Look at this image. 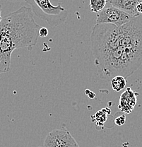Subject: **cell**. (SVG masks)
<instances>
[{"mask_svg":"<svg viewBox=\"0 0 142 147\" xmlns=\"http://www.w3.org/2000/svg\"><path fill=\"white\" fill-rule=\"evenodd\" d=\"M91 43L100 79L108 82L116 76L127 79L139 69L119 43V28L116 26L96 24L91 30Z\"/></svg>","mask_w":142,"mask_h":147,"instance_id":"obj_1","label":"cell"},{"mask_svg":"<svg viewBox=\"0 0 142 147\" xmlns=\"http://www.w3.org/2000/svg\"><path fill=\"white\" fill-rule=\"evenodd\" d=\"M40 26L30 7H24L2 18L0 22V74L9 70L11 55L17 48L36 45Z\"/></svg>","mask_w":142,"mask_h":147,"instance_id":"obj_2","label":"cell"},{"mask_svg":"<svg viewBox=\"0 0 142 147\" xmlns=\"http://www.w3.org/2000/svg\"><path fill=\"white\" fill-rule=\"evenodd\" d=\"M119 28V43L139 68L142 64V16L133 18Z\"/></svg>","mask_w":142,"mask_h":147,"instance_id":"obj_3","label":"cell"},{"mask_svg":"<svg viewBox=\"0 0 142 147\" xmlns=\"http://www.w3.org/2000/svg\"><path fill=\"white\" fill-rule=\"evenodd\" d=\"M31 6L32 12L40 19L47 21L51 26L64 24L68 16V11L59 3L53 5L50 0H26Z\"/></svg>","mask_w":142,"mask_h":147,"instance_id":"obj_4","label":"cell"},{"mask_svg":"<svg viewBox=\"0 0 142 147\" xmlns=\"http://www.w3.org/2000/svg\"><path fill=\"white\" fill-rule=\"evenodd\" d=\"M132 18L129 14L112 5L105 7L103 10L96 13L97 24H112L117 27H120Z\"/></svg>","mask_w":142,"mask_h":147,"instance_id":"obj_5","label":"cell"},{"mask_svg":"<svg viewBox=\"0 0 142 147\" xmlns=\"http://www.w3.org/2000/svg\"><path fill=\"white\" fill-rule=\"evenodd\" d=\"M44 147H80L67 129H55L45 138Z\"/></svg>","mask_w":142,"mask_h":147,"instance_id":"obj_6","label":"cell"},{"mask_svg":"<svg viewBox=\"0 0 142 147\" xmlns=\"http://www.w3.org/2000/svg\"><path fill=\"white\" fill-rule=\"evenodd\" d=\"M138 93L132 91L131 88H127L122 93L120 98L118 108L122 113L129 114L134 110L137 101Z\"/></svg>","mask_w":142,"mask_h":147,"instance_id":"obj_7","label":"cell"},{"mask_svg":"<svg viewBox=\"0 0 142 147\" xmlns=\"http://www.w3.org/2000/svg\"><path fill=\"white\" fill-rule=\"evenodd\" d=\"M139 1L140 0H110L108 2L110 5L120 9L132 18H135L140 16L137 10Z\"/></svg>","mask_w":142,"mask_h":147,"instance_id":"obj_8","label":"cell"},{"mask_svg":"<svg viewBox=\"0 0 142 147\" xmlns=\"http://www.w3.org/2000/svg\"><path fill=\"white\" fill-rule=\"evenodd\" d=\"M111 86L113 91L120 92L122 91L126 86L127 81L125 77L122 76H116L111 79Z\"/></svg>","mask_w":142,"mask_h":147,"instance_id":"obj_9","label":"cell"},{"mask_svg":"<svg viewBox=\"0 0 142 147\" xmlns=\"http://www.w3.org/2000/svg\"><path fill=\"white\" fill-rule=\"evenodd\" d=\"M107 0H90V9L91 11L98 13L103 10L107 4Z\"/></svg>","mask_w":142,"mask_h":147,"instance_id":"obj_10","label":"cell"},{"mask_svg":"<svg viewBox=\"0 0 142 147\" xmlns=\"http://www.w3.org/2000/svg\"><path fill=\"white\" fill-rule=\"evenodd\" d=\"M126 122V116L123 113H116L114 116V123L117 126H122Z\"/></svg>","mask_w":142,"mask_h":147,"instance_id":"obj_11","label":"cell"},{"mask_svg":"<svg viewBox=\"0 0 142 147\" xmlns=\"http://www.w3.org/2000/svg\"><path fill=\"white\" fill-rule=\"evenodd\" d=\"M48 33H49V31L48 30H47V28L41 27L39 30V33H38V34H39V36L41 37V38H45V37L48 36Z\"/></svg>","mask_w":142,"mask_h":147,"instance_id":"obj_12","label":"cell"},{"mask_svg":"<svg viewBox=\"0 0 142 147\" xmlns=\"http://www.w3.org/2000/svg\"><path fill=\"white\" fill-rule=\"evenodd\" d=\"M137 10L139 14H142V0H140L139 3L137 5Z\"/></svg>","mask_w":142,"mask_h":147,"instance_id":"obj_13","label":"cell"},{"mask_svg":"<svg viewBox=\"0 0 142 147\" xmlns=\"http://www.w3.org/2000/svg\"><path fill=\"white\" fill-rule=\"evenodd\" d=\"M87 92H88V94H87L88 96V97L90 98H94L95 96H96V94H95L94 93H93L92 91H90V90H85Z\"/></svg>","mask_w":142,"mask_h":147,"instance_id":"obj_14","label":"cell"},{"mask_svg":"<svg viewBox=\"0 0 142 147\" xmlns=\"http://www.w3.org/2000/svg\"><path fill=\"white\" fill-rule=\"evenodd\" d=\"M1 6L0 5V22H1V19H2V18H1Z\"/></svg>","mask_w":142,"mask_h":147,"instance_id":"obj_15","label":"cell"},{"mask_svg":"<svg viewBox=\"0 0 142 147\" xmlns=\"http://www.w3.org/2000/svg\"><path fill=\"white\" fill-rule=\"evenodd\" d=\"M11 1H13V0H11ZM23 1H26V0H23Z\"/></svg>","mask_w":142,"mask_h":147,"instance_id":"obj_16","label":"cell"},{"mask_svg":"<svg viewBox=\"0 0 142 147\" xmlns=\"http://www.w3.org/2000/svg\"><path fill=\"white\" fill-rule=\"evenodd\" d=\"M108 1H110V0H108Z\"/></svg>","mask_w":142,"mask_h":147,"instance_id":"obj_17","label":"cell"},{"mask_svg":"<svg viewBox=\"0 0 142 147\" xmlns=\"http://www.w3.org/2000/svg\"><path fill=\"white\" fill-rule=\"evenodd\" d=\"M38 147H41V146H38Z\"/></svg>","mask_w":142,"mask_h":147,"instance_id":"obj_18","label":"cell"}]
</instances>
